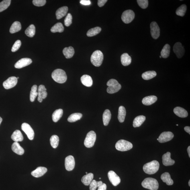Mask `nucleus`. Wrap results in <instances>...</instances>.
Wrapping results in <instances>:
<instances>
[{
	"label": "nucleus",
	"mask_w": 190,
	"mask_h": 190,
	"mask_svg": "<svg viewBox=\"0 0 190 190\" xmlns=\"http://www.w3.org/2000/svg\"><path fill=\"white\" fill-rule=\"evenodd\" d=\"M47 171L46 167L40 166L31 172V174L34 177L38 178L43 176Z\"/></svg>",
	"instance_id": "18"
},
{
	"label": "nucleus",
	"mask_w": 190,
	"mask_h": 190,
	"mask_svg": "<svg viewBox=\"0 0 190 190\" xmlns=\"http://www.w3.org/2000/svg\"><path fill=\"white\" fill-rule=\"evenodd\" d=\"M72 22V15L70 13H68L64 20V24L66 27H69Z\"/></svg>",
	"instance_id": "44"
},
{
	"label": "nucleus",
	"mask_w": 190,
	"mask_h": 190,
	"mask_svg": "<svg viewBox=\"0 0 190 190\" xmlns=\"http://www.w3.org/2000/svg\"><path fill=\"white\" fill-rule=\"evenodd\" d=\"M157 75L156 72L154 71H149L144 72L142 74V78L145 80H149L155 77Z\"/></svg>",
	"instance_id": "35"
},
{
	"label": "nucleus",
	"mask_w": 190,
	"mask_h": 190,
	"mask_svg": "<svg viewBox=\"0 0 190 190\" xmlns=\"http://www.w3.org/2000/svg\"><path fill=\"white\" fill-rule=\"evenodd\" d=\"M116 149L121 152L127 151L133 148V145L128 141L121 140L118 141L115 146Z\"/></svg>",
	"instance_id": "6"
},
{
	"label": "nucleus",
	"mask_w": 190,
	"mask_h": 190,
	"mask_svg": "<svg viewBox=\"0 0 190 190\" xmlns=\"http://www.w3.org/2000/svg\"><path fill=\"white\" fill-rule=\"evenodd\" d=\"M176 125H177V126H178V124Z\"/></svg>",
	"instance_id": "62"
},
{
	"label": "nucleus",
	"mask_w": 190,
	"mask_h": 190,
	"mask_svg": "<svg viewBox=\"0 0 190 190\" xmlns=\"http://www.w3.org/2000/svg\"><path fill=\"white\" fill-rule=\"evenodd\" d=\"M74 50L73 47H66L63 50V53L66 58H70L73 57L74 54Z\"/></svg>",
	"instance_id": "30"
},
{
	"label": "nucleus",
	"mask_w": 190,
	"mask_h": 190,
	"mask_svg": "<svg viewBox=\"0 0 190 190\" xmlns=\"http://www.w3.org/2000/svg\"><path fill=\"white\" fill-rule=\"evenodd\" d=\"M150 32L152 38L154 39L159 38L160 34V29L157 23L152 21L150 25Z\"/></svg>",
	"instance_id": "10"
},
{
	"label": "nucleus",
	"mask_w": 190,
	"mask_h": 190,
	"mask_svg": "<svg viewBox=\"0 0 190 190\" xmlns=\"http://www.w3.org/2000/svg\"><path fill=\"white\" fill-rule=\"evenodd\" d=\"M174 135L171 132H164L161 133L158 138V142L160 143H164L172 140L174 138Z\"/></svg>",
	"instance_id": "11"
},
{
	"label": "nucleus",
	"mask_w": 190,
	"mask_h": 190,
	"mask_svg": "<svg viewBox=\"0 0 190 190\" xmlns=\"http://www.w3.org/2000/svg\"><path fill=\"white\" fill-rule=\"evenodd\" d=\"M17 79H19V77H17Z\"/></svg>",
	"instance_id": "60"
},
{
	"label": "nucleus",
	"mask_w": 190,
	"mask_h": 190,
	"mask_svg": "<svg viewBox=\"0 0 190 190\" xmlns=\"http://www.w3.org/2000/svg\"><path fill=\"white\" fill-rule=\"evenodd\" d=\"M160 58H161L162 56H160Z\"/></svg>",
	"instance_id": "58"
},
{
	"label": "nucleus",
	"mask_w": 190,
	"mask_h": 190,
	"mask_svg": "<svg viewBox=\"0 0 190 190\" xmlns=\"http://www.w3.org/2000/svg\"><path fill=\"white\" fill-rule=\"evenodd\" d=\"M81 81L84 86L88 87H91L93 85V80L91 76L84 75L81 78Z\"/></svg>",
	"instance_id": "21"
},
{
	"label": "nucleus",
	"mask_w": 190,
	"mask_h": 190,
	"mask_svg": "<svg viewBox=\"0 0 190 190\" xmlns=\"http://www.w3.org/2000/svg\"><path fill=\"white\" fill-rule=\"evenodd\" d=\"M135 14L134 11L131 10L125 11L121 16V19L124 23L129 24L134 20Z\"/></svg>",
	"instance_id": "8"
},
{
	"label": "nucleus",
	"mask_w": 190,
	"mask_h": 190,
	"mask_svg": "<svg viewBox=\"0 0 190 190\" xmlns=\"http://www.w3.org/2000/svg\"><path fill=\"white\" fill-rule=\"evenodd\" d=\"M37 89H38V86L36 85H33L31 87L30 96V101L31 102H34L35 98L38 95V92H37Z\"/></svg>",
	"instance_id": "40"
},
{
	"label": "nucleus",
	"mask_w": 190,
	"mask_h": 190,
	"mask_svg": "<svg viewBox=\"0 0 190 190\" xmlns=\"http://www.w3.org/2000/svg\"><path fill=\"white\" fill-rule=\"evenodd\" d=\"M32 62V60L30 58H22L19 60L15 64V67L17 69H20V68L30 65Z\"/></svg>",
	"instance_id": "16"
},
{
	"label": "nucleus",
	"mask_w": 190,
	"mask_h": 190,
	"mask_svg": "<svg viewBox=\"0 0 190 190\" xmlns=\"http://www.w3.org/2000/svg\"><path fill=\"white\" fill-rule=\"evenodd\" d=\"M59 142V138L56 135H52L50 138L51 145L53 148L55 149L57 147Z\"/></svg>",
	"instance_id": "42"
},
{
	"label": "nucleus",
	"mask_w": 190,
	"mask_h": 190,
	"mask_svg": "<svg viewBox=\"0 0 190 190\" xmlns=\"http://www.w3.org/2000/svg\"><path fill=\"white\" fill-rule=\"evenodd\" d=\"M108 176L109 181L115 186H116L120 183L121 180L120 177L114 171H109L108 173Z\"/></svg>",
	"instance_id": "14"
},
{
	"label": "nucleus",
	"mask_w": 190,
	"mask_h": 190,
	"mask_svg": "<svg viewBox=\"0 0 190 190\" xmlns=\"http://www.w3.org/2000/svg\"><path fill=\"white\" fill-rule=\"evenodd\" d=\"M46 91L47 89L45 88L44 86V85H40L39 86L38 89V92H41Z\"/></svg>",
	"instance_id": "50"
},
{
	"label": "nucleus",
	"mask_w": 190,
	"mask_h": 190,
	"mask_svg": "<svg viewBox=\"0 0 190 190\" xmlns=\"http://www.w3.org/2000/svg\"><path fill=\"white\" fill-rule=\"evenodd\" d=\"M174 52L178 58H181L185 54V50L181 43H176L173 47Z\"/></svg>",
	"instance_id": "12"
},
{
	"label": "nucleus",
	"mask_w": 190,
	"mask_h": 190,
	"mask_svg": "<svg viewBox=\"0 0 190 190\" xmlns=\"http://www.w3.org/2000/svg\"><path fill=\"white\" fill-rule=\"evenodd\" d=\"M111 117V112L108 109H106L103 114V121L104 125L107 126L109 124Z\"/></svg>",
	"instance_id": "31"
},
{
	"label": "nucleus",
	"mask_w": 190,
	"mask_h": 190,
	"mask_svg": "<svg viewBox=\"0 0 190 190\" xmlns=\"http://www.w3.org/2000/svg\"><path fill=\"white\" fill-rule=\"evenodd\" d=\"M2 121V119L1 117H0V125H1Z\"/></svg>",
	"instance_id": "56"
},
{
	"label": "nucleus",
	"mask_w": 190,
	"mask_h": 190,
	"mask_svg": "<svg viewBox=\"0 0 190 190\" xmlns=\"http://www.w3.org/2000/svg\"><path fill=\"white\" fill-rule=\"evenodd\" d=\"M187 150L188 154H189V157H190V146H189V147H188Z\"/></svg>",
	"instance_id": "55"
},
{
	"label": "nucleus",
	"mask_w": 190,
	"mask_h": 190,
	"mask_svg": "<svg viewBox=\"0 0 190 190\" xmlns=\"http://www.w3.org/2000/svg\"><path fill=\"white\" fill-rule=\"evenodd\" d=\"M126 115V109L124 106H121L119 107L118 117L119 122L121 123L124 122Z\"/></svg>",
	"instance_id": "28"
},
{
	"label": "nucleus",
	"mask_w": 190,
	"mask_h": 190,
	"mask_svg": "<svg viewBox=\"0 0 190 190\" xmlns=\"http://www.w3.org/2000/svg\"><path fill=\"white\" fill-rule=\"evenodd\" d=\"M82 116H83V115L81 113H73L68 118V121L70 123L75 122L81 119Z\"/></svg>",
	"instance_id": "36"
},
{
	"label": "nucleus",
	"mask_w": 190,
	"mask_h": 190,
	"mask_svg": "<svg viewBox=\"0 0 190 190\" xmlns=\"http://www.w3.org/2000/svg\"><path fill=\"white\" fill-rule=\"evenodd\" d=\"M101 178H99V179H101Z\"/></svg>",
	"instance_id": "61"
},
{
	"label": "nucleus",
	"mask_w": 190,
	"mask_h": 190,
	"mask_svg": "<svg viewBox=\"0 0 190 190\" xmlns=\"http://www.w3.org/2000/svg\"><path fill=\"white\" fill-rule=\"evenodd\" d=\"M94 177L93 174L89 173L86 174L82 177L81 181L84 185L86 186H89L91 181H92Z\"/></svg>",
	"instance_id": "29"
},
{
	"label": "nucleus",
	"mask_w": 190,
	"mask_h": 190,
	"mask_svg": "<svg viewBox=\"0 0 190 190\" xmlns=\"http://www.w3.org/2000/svg\"><path fill=\"white\" fill-rule=\"evenodd\" d=\"M107 189V186L106 184L103 183L101 186L98 188V190H106Z\"/></svg>",
	"instance_id": "52"
},
{
	"label": "nucleus",
	"mask_w": 190,
	"mask_h": 190,
	"mask_svg": "<svg viewBox=\"0 0 190 190\" xmlns=\"http://www.w3.org/2000/svg\"><path fill=\"white\" fill-rule=\"evenodd\" d=\"M11 148L13 151L19 155H22L24 154V149L21 147L18 142L13 143Z\"/></svg>",
	"instance_id": "22"
},
{
	"label": "nucleus",
	"mask_w": 190,
	"mask_h": 190,
	"mask_svg": "<svg viewBox=\"0 0 190 190\" xmlns=\"http://www.w3.org/2000/svg\"><path fill=\"white\" fill-rule=\"evenodd\" d=\"M63 114V110L62 109H56L52 115V119L54 122L56 123L60 120Z\"/></svg>",
	"instance_id": "32"
},
{
	"label": "nucleus",
	"mask_w": 190,
	"mask_h": 190,
	"mask_svg": "<svg viewBox=\"0 0 190 190\" xmlns=\"http://www.w3.org/2000/svg\"><path fill=\"white\" fill-rule=\"evenodd\" d=\"M142 185L145 189L151 190H157L159 184L156 179L152 178H146L142 182Z\"/></svg>",
	"instance_id": "3"
},
{
	"label": "nucleus",
	"mask_w": 190,
	"mask_h": 190,
	"mask_svg": "<svg viewBox=\"0 0 190 190\" xmlns=\"http://www.w3.org/2000/svg\"><path fill=\"white\" fill-rule=\"evenodd\" d=\"M11 138L15 142H21L23 140V136L20 131L16 130L12 135Z\"/></svg>",
	"instance_id": "27"
},
{
	"label": "nucleus",
	"mask_w": 190,
	"mask_h": 190,
	"mask_svg": "<svg viewBox=\"0 0 190 190\" xmlns=\"http://www.w3.org/2000/svg\"><path fill=\"white\" fill-rule=\"evenodd\" d=\"M46 3V0H34L33 1V4L37 7L43 6Z\"/></svg>",
	"instance_id": "47"
},
{
	"label": "nucleus",
	"mask_w": 190,
	"mask_h": 190,
	"mask_svg": "<svg viewBox=\"0 0 190 190\" xmlns=\"http://www.w3.org/2000/svg\"><path fill=\"white\" fill-rule=\"evenodd\" d=\"M11 0H4L0 3V13L7 9L10 5Z\"/></svg>",
	"instance_id": "43"
},
{
	"label": "nucleus",
	"mask_w": 190,
	"mask_h": 190,
	"mask_svg": "<svg viewBox=\"0 0 190 190\" xmlns=\"http://www.w3.org/2000/svg\"><path fill=\"white\" fill-rule=\"evenodd\" d=\"M187 9V6L183 4L176 10V13L179 16L183 17L185 16Z\"/></svg>",
	"instance_id": "41"
},
{
	"label": "nucleus",
	"mask_w": 190,
	"mask_h": 190,
	"mask_svg": "<svg viewBox=\"0 0 190 190\" xmlns=\"http://www.w3.org/2000/svg\"><path fill=\"white\" fill-rule=\"evenodd\" d=\"M68 11V7H63L59 8L56 13L57 19H60L65 16Z\"/></svg>",
	"instance_id": "23"
},
{
	"label": "nucleus",
	"mask_w": 190,
	"mask_h": 190,
	"mask_svg": "<svg viewBox=\"0 0 190 190\" xmlns=\"http://www.w3.org/2000/svg\"><path fill=\"white\" fill-rule=\"evenodd\" d=\"M75 166V159L73 156L70 155L67 157L65 160L66 169L68 171L73 170Z\"/></svg>",
	"instance_id": "15"
},
{
	"label": "nucleus",
	"mask_w": 190,
	"mask_h": 190,
	"mask_svg": "<svg viewBox=\"0 0 190 190\" xmlns=\"http://www.w3.org/2000/svg\"><path fill=\"white\" fill-rule=\"evenodd\" d=\"M161 180L162 181L166 183V185L168 186L173 185L174 182L171 179L170 174L168 172H166L163 174L161 176Z\"/></svg>",
	"instance_id": "25"
},
{
	"label": "nucleus",
	"mask_w": 190,
	"mask_h": 190,
	"mask_svg": "<svg viewBox=\"0 0 190 190\" xmlns=\"http://www.w3.org/2000/svg\"><path fill=\"white\" fill-rule=\"evenodd\" d=\"M170 50V47L169 44H166L163 47L161 51L160 54L162 57L163 58H167L169 56Z\"/></svg>",
	"instance_id": "34"
},
{
	"label": "nucleus",
	"mask_w": 190,
	"mask_h": 190,
	"mask_svg": "<svg viewBox=\"0 0 190 190\" xmlns=\"http://www.w3.org/2000/svg\"><path fill=\"white\" fill-rule=\"evenodd\" d=\"M96 140V135L94 131H91L87 134L84 141V145L86 147L91 148L95 144Z\"/></svg>",
	"instance_id": "7"
},
{
	"label": "nucleus",
	"mask_w": 190,
	"mask_h": 190,
	"mask_svg": "<svg viewBox=\"0 0 190 190\" xmlns=\"http://www.w3.org/2000/svg\"><path fill=\"white\" fill-rule=\"evenodd\" d=\"M97 188V181L95 180H93L89 184L90 190H96Z\"/></svg>",
	"instance_id": "48"
},
{
	"label": "nucleus",
	"mask_w": 190,
	"mask_h": 190,
	"mask_svg": "<svg viewBox=\"0 0 190 190\" xmlns=\"http://www.w3.org/2000/svg\"><path fill=\"white\" fill-rule=\"evenodd\" d=\"M107 1V0H98V5L99 7H102L105 5Z\"/></svg>",
	"instance_id": "49"
},
{
	"label": "nucleus",
	"mask_w": 190,
	"mask_h": 190,
	"mask_svg": "<svg viewBox=\"0 0 190 190\" xmlns=\"http://www.w3.org/2000/svg\"><path fill=\"white\" fill-rule=\"evenodd\" d=\"M104 59L103 54L101 51L97 50L92 55L91 61L94 66L99 67L101 65Z\"/></svg>",
	"instance_id": "4"
},
{
	"label": "nucleus",
	"mask_w": 190,
	"mask_h": 190,
	"mask_svg": "<svg viewBox=\"0 0 190 190\" xmlns=\"http://www.w3.org/2000/svg\"><path fill=\"white\" fill-rule=\"evenodd\" d=\"M21 129L27 135L29 140H33L34 139L35 135L34 130L28 123H23L21 125Z\"/></svg>",
	"instance_id": "9"
},
{
	"label": "nucleus",
	"mask_w": 190,
	"mask_h": 190,
	"mask_svg": "<svg viewBox=\"0 0 190 190\" xmlns=\"http://www.w3.org/2000/svg\"><path fill=\"white\" fill-rule=\"evenodd\" d=\"M103 183L102 181H97V187L99 188L100 186H101L102 185Z\"/></svg>",
	"instance_id": "54"
},
{
	"label": "nucleus",
	"mask_w": 190,
	"mask_h": 190,
	"mask_svg": "<svg viewBox=\"0 0 190 190\" xmlns=\"http://www.w3.org/2000/svg\"><path fill=\"white\" fill-rule=\"evenodd\" d=\"M35 32H36V30H35V25L31 24L26 29L25 32V34L27 36L30 38H33L35 34Z\"/></svg>",
	"instance_id": "38"
},
{
	"label": "nucleus",
	"mask_w": 190,
	"mask_h": 190,
	"mask_svg": "<svg viewBox=\"0 0 190 190\" xmlns=\"http://www.w3.org/2000/svg\"><path fill=\"white\" fill-rule=\"evenodd\" d=\"M174 113L177 116L181 118L187 117L188 115V113L186 110L183 108L180 107H176L174 109Z\"/></svg>",
	"instance_id": "19"
},
{
	"label": "nucleus",
	"mask_w": 190,
	"mask_h": 190,
	"mask_svg": "<svg viewBox=\"0 0 190 190\" xmlns=\"http://www.w3.org/2000/svg\"><path fill=\"white\" fill-rule=\"evenodd\" d=\"M184 130L190 135V127L189 126H186L184 128Z\"/></svg>",
	"instance_id": "53"
},
{
	"label": "nucleus",
	"mask_w": 190,
	"mask_h": 190,
	"mask_svg": "<svg viewBox=\"0 0 190 190\" xmlns=\"http://www.w3.org/2000/svg\"><path fill=\"white\" fill-rule=\"evenodd\" d=\"M80 3L82 5H89L91 4V1L89 0H81L80 1Z\"/></svg>",
	"instance_id": "51"
},
{
	"label": "nucleus",
	"mask_w": 190,
	"mask_h": 190,
	"mask_svg": "<svg viewBox=\"0 0 190 190\" xmlns=\"http://www.w3.org/2000/svg\"><path fill=\"white\" fill-rule=\"evenodd\" d=\"M21 45V42L20 40H18L16 41L12 48V52H14L17 51L20 48Z\"/></svg>",
	"instance_id": "46"
},
{
	"label": "nucleus",
	"mask_w": 190,
	"mask_h": 190,
	"mask_svg": "<svg viewBox=\"0 0 190 190\" xmlns=\"http://www.w3.org/2000/svg\"><path fill=\"white\" fill-rule=\"evenodd\" d=\"M21 28V25L20 22L18 21H16L12 25L10 32L11 34H13L18 32L20 31Z\"/></svg>",
	"instance_id": "33"
},
{
	"label": "nucleus",
	"mask_w": 190,
	"mask_h": 190,
	"mask_svg": "<svg viewBox=\"0 0 190 190\" xmlns=\"http://www.w3.org/2000/svg\"><path fill=\"white\" fill-rule=\"evenodd\" d=\"M138 5L141 8L145 9L148 7L149 1L148 0H138Z\"/></svg>",
	"instance_id": "45"
},
{
	"label": "nucleus",
	"mask_w": 190,
	"mask_h": 190,
	"mask_svg": "<svg viewBox=\"0 0 190 190\" xmlns=\"http://www.w3.org/2000/svg\"><path fill=\"white\" fill-rule=\"evenodd\" d=\"M64 30L63 25L61 23H57L51 29V31L53 33H62Z\"/></svg>",
	"instance_id": "37"
},
{
	"label": "nucleus",
	"mask_w": 190,
	"mask_h": 190,
	"mask_svg": "<svg viewBox=\"0 0 190 190\" xmlns=\"http://www.w3.org/2000/svg\"><path fill=\"white\" fill-rule=\"evenodd\" d=\"M18 79L15 76H11L4 82L3 86L5 89H8L14 87L17 83Z\"/></svg>",
	"instance_id": "13"
},
{
	"label": "nucleus",
	"mask_w": 190,
	"mask_h": 190,
	"mask_svg": "<svg viewBox=\"0 0 190 190\" xmlns=\"http://www.w3.org/2000/svg\"><path fill=\"white\" fill-rule=\"evenodd\" d=\"M107 85L108 86L107 91L109 94H113L117 92L121 89V85L117 80L111 79L107 82Z\"/></svg>",
	"instance_id": "5"
},
{
	"label": "nucleus",
	"mask_w": 190,
	"mask_h": 190,
	"mask_svg": "<svg viewBox=\"0 0 190 190\" xmlns=\"http://www.w3.org/2000/svg\"><path fill=\"white\" fill-rule=\"evenodd\" d=\"M52 76L55 81L60 84L65 83L67 80V76L65 72L62 69L55 70L52 72Z\"/></svg>",
	"instance_id": "2"
},
{
	"label": "nucleus",
	"mask_w": 190,
	"mask_h": 190,
	"mask_svg": "<svg viewBox=\"0 0 190 190\" xmlns=\"http://www.w3.org/2000/svg\"><path fill=\"white\" fill-rule=\"evenodd\" d=\"M132 61L131 56L127 53H125L121 56V61L123 66H126L130 65Z\"/></svg>",
	"instance_id": "24"
},
{
	"label": "nucleus",
	"mask_w": 190,
	"mask_h": 190,
	"mask_svg": "<svg viewBox=\"0 0 190 190\" xmlns=\"http://www.w3.org/2000/svg\"><path fill=\"white\" fill-rule=\"evenodd\" d=\"M146 117L144 115H139L136 117L133 121V125L134 128L140 127L145 121Z\"/></svg>",
	"instance_id": "26"
},
{
	"label": "nucleus",
	"mask_w": 190,
	"mask_h": 190,
	"mask_svg": "<svg viewBox=\"0 0 190 190\" xmlns=\"http://www.w3.org/2000/svg\"><path fill=\"white\" fill-rule=\"evenodd\" d=\"M160 164L156 160H154L144 164L143 167V170L145 173L152 175L155 174L159 170Z\"/></svg>",
	"instance_id": "1"
},
{
	"label": "nucleus",
	"mask_w": 190,
	"mask_h": 190,
	"mask_svg": "<svg viewBox=\"0 0 190 190\" xmlns=\"http://www.w3.org/2000/svg\"><path fill=\"white\" fill-rule=\"evenodd\" d=\"M189 186L190 187V180H189Z\"/></svg>",
	"instance_id": "57"
},
{
	"label": "nucleus",
	"mask_w": 190,
	"mask_h": 190,
	"mask_svg": "<svg viewBox=\"0 0 190 190\" xmlns=\"http://www.w3.org/2000/svg\"><path fill=\"white\" fill-rule=\"evenodd\" d=\"M86 174H88L87 172H86Z\"/></svg>",
	"instance_id": "59"
},
{
	"label": "nucleus",
	"mask_w": 190,
	"mask_h": 190,
	"mask_svg": "<svg viewBox=\"0 0 190 190\" xmlns=\"http://www.w3.org/2000/svg\"><path fill=\"white\" fill-rule=\"evenodd\" d=\"M101 29L99 27H96L92 28L87 31V35L88 37H92L99 34L101 32Z\"/></svg>",
	"instance_id": "39"
},
{
	"label": "nucleus",
	"mask_w": 190,
	"mask_h": 190,
	"mask_svg": "<svg viewBox=\"0 0 190 190\" xmlns=\"http://www.w3.org/2000/svg\"><path fill=\"white\" fill-rule=\"evenodd\" d=\"M157 98L156 96L150 95L144 98L142 101L143 104L146 106L150 105L156 102Z\"/></svg>",
	"instance_id": "20"
},
{
	"label": "nucleus",
	"mask_w": 190,
	"mask_h": 190,
	"mask_svg": "<svg viewBox=\"0 0 190 190\" xmlns=\"http://www.w3.org/2000/svg\"><path fill=\"white\" fill-rule=\"evenodd\" d=\"M162 162L164 166H166L173 165L175 163V160L171 158V153L169 152H166L162 156Z\"/></svg>",
	"instance_id": "17"
}]
</instances>
